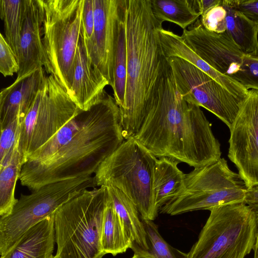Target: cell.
<instances>
[{"label": "cell", "mask_w": 258, "mask_h": 258, "mask_svg": "<svg viewBox=\"0 0 258 258\" xmlns=\"http://www.w3.org/2000/svg\"><path fill=\"white\" fill-rule=\"evenodd\" d=\"M82 28L85 45L88 46L91 41L94 28V10L93 0H84Z\"/></svg>", "instance_id": "obj_34"}, {"label": "cell", "mask_w": 258, "mask_h": 258, "mask_svg": "<svg viewBox=\"0 0 258 258\" xmlns=\"http://www.w3.org/2000/svg\"><path fill=\"white\" fill-rule=\"evenodd\" d=\"M96 186L94 176H83L46 184L29 195L21 194L11 213L1 218V256L34 225L82 191Z\"/></svg>", "instance_id": "obj_9"}, {"label": "cell", "mask_w": 258, "mask_h": 258, "mask_svg": "<svg viewBox=\"0 0 258 258\" xmlns=\"http://www.w3.org/2000/svg\"><path fill=\"white\" fill-rule=\"evenodd\" d=\"M226 9V32L245 54L258 49V26L234 7L232 0H222Z\"/></svg>", "instance_id": "obj_22"}, {"label": "cell", "mask_w": 258, "mask_h": 258, "mask_svg": "<svg viewBox=\"0 0 258 258\" xmlns=\"http://www.w3.org/2000/svg\"><path fill=\"white\" fill-rule=\"evenodd\" d=\"M19 66L17 57L2 33L0 35V72L4 77L18 73Z\"/></svg>", "instance_id": "obj_33"}, {"label": "cell", "mask_w": 258, "mask_h": 258, "mask_svg": "<svg viewBox=\"0 0 258 258\" xmlns=\"http://www.w3.org/2000/svg\"><path fill=\"white\" fill-rule=\"evenodd\" d=\"M125 0H122L117 23L114 58L113 96L120 110L124 104L126 76L127 52L125 22Z\"/></svg>", "instance_id": "obj_24"}, {"label": "cell", "mask_w": 258, "mask_h": 258, "mask_svg": "<svg viewBox=\"0 0 258 258\" xmlns=\"http://www.w3.org/2000/svg\"><path fill=\"white\" fill-rule=\"evenodd\" d=\"M83 3L84 0H43V42L50 74L68 93L75 72Z\"/></svg>", "instance_id": "obj_8"}, {"label": "cell", "mask_w": 258, "mask_h": 258, "mask_svg": "<svg viewBox=\"0 0 258 258\" xmlns=\"http://www.w3.org/2000/svg\"><path fill=\"white\" fill-rule=\"evenodd\" d=\"M81 110L59 81L52 74L46 76L21 123L18 148L24 164Z\"/></svg>", "instance_id": "obj_10"}, {"label": "cell", "mask_w": 258, "mask_h": 258, "mask_svg": "<svg viewBox=\"0 0 258 258\" xmlns=\"http://www.w3.org/2000/svg\"><path fill=\"white\" fill-rule=\"evenodd\" d=\"M183 99L202 107L231 128L245 99L231 93L210 76L178 57L166 58Z\"/></svg>", "instance_id": "obj_11"}, {"label": "cell", "mask_w": 258, "mask_h": 258, "mask_svg": "<svg viewBox=\"0 0 258 258\" xmlns=\"http://www.w3.org/2000/svg\"><path fill=\"white\" fill-rule=\"evenodd\" d=\"M157 159L132 137L124 140L101 163L93 176L97 186L119 189L134 202L142 219L153 221L159 212L153 188Z\"/></svg>", "instance_id": "obj_5"}, {"label": "cell", "mask_w": 258, "mask_h": 258, "mask_svg": "<svg viewBox=\"0 0 258 258\" xmlns=\"http://www.w3.org/2000/svg\"><path fill=\"white\" fill-rule=\"evenodd\" d=\"M124 233L134 251L148 249L146 233L140 213L134 202L122 191L112 186H106Z\"/></svg>", "instance_id": "obj_20"}, {"label": "cell", "mask_w": 258, "mask_h": 258, "mask_svg": "<svg viewBox=\"0 0 258 258\" xmlns=\"http://www.w3.org/2000/svg\"><path fill=\"white\" fill-rule=\"evenodd\" d=\"M127 76L120 110L125 140L139 131L156 97L168 66L161 45L162 23L153 13L150 0H125Z\"/></svg>", "instance_id": "obj_3"}, {"label": "cell", "mask_w": 258, "mask_h": 258, "mask_svg": "<svg viewBox=\"0 0 258 258\" xmlns=\"http://www.w3.org/2000/svg\"><path fill=\"white\" fill-rule=\"evenodd\" d=\"M162 51L166 58L178 57L201 70L233 94L245 99L249 90L231 78L222 75L210 67L183 40L181 36L161 28L159 31Z\"/></svg>", "instance_id": "obj_18"}, {"label": "cell", "mask_w": 258, "mask_h": 258, "mask_svg": "<svg viewBox=\"0 0 258 258\" xmlns=\"http://www.w3.org/2000/svg\"><path fill=\"white\" fill-rule=\"evenodd\" d=\"M179 162L168 157L157 159L153 169V188L159 210L181 190L185 174L178 167Z\"/></svg>", "instance_id": "obj_21"}, {"label": "cell", "mask_w": 258, "mask_h": 258, "mask_svg": "<svg viewBox=\"0 0 258 258\" xmlns=\"http://www.w3.org/2000/svg\"><path fill=\"white\" fill-rule=\"evenodd\" d=\"M109 198L106 186L85 189L54 213L57 258H102L101 237Z\"/></svg>", "instance_id": "obj_4"}, {"label": "cell", "mask_w": 258, "mask_h": 258, "mask_svg": "<svg viewBox=\"0 0 258 258\" xmlns=\"http://www.w3.org/2000/svg\"><path fill=\"white\" fill-rule=\"evenodd\" d=\"M222 1L203 14L200 20L205 29L217 34L226 32L227 12L222 4Z\"/></svg>", "instance_id": "obj_32"}, {"label": "cell", "mask_w": 258, "mask_h": 258, "mask_svg": "<svg viewBox=\"0 0 258 258\" xmlns=\"http://www.w3.org/2000/svg\"><path fill=\"white\" fill-rule=\"evenodd\" d=\"M248 189L223 158L185 174L179 193L160 210L171 216L244 202Z\"/></svg>", "instance_id": "obj_7"}, {"label": "cell", "mask_w": 258, "mask_h": 258, "mask_svg": "<svg viewBox=\"0 0 258 258\" xmlns=\"http://www.w3.org/2000/svg\"><path fill=\"white\" fill-rule=\"evenodd\" d=\"M54 214L28 230L1 258H51L55 241Z\"/></svg>", "instance_id": "obj_19"}, {"label": "cell", "mask_w": 258, "mask_h": 258, "mask_svg": "<svg viewBox=\"0 0 258 258\" xmlns=\"http://www.w3.org/2000/svg\"><path fill=\"white\" fill-rule=\"evenodd\" d=\"M255 210L256 215V233L255 241L254 245V258H258V209H254Z\"/></svg>", "instance_id": "obj_38"}, {"label": "cell", "mask_w": 258, "mask_h": 258, "mask_svg": "<svg viewBox=\"0 0 258 258\" xmlns=\"http://www.w3.org/2000/svg\"><path fill=\"white\" fill-rule=\"evenodd\" d=\"M221 0H197L201 16L213 6L219 4Z\"/></svg>", "instance_id": "obj_37"}, {"label": "cell", "mask_w": 258, "mask_h": 258, "mask_svg": "<svg viewBox=\"0 0 258 258\" xmlns=\"http://www.w3.org/2000/svg\"><path fill=\"white\" fill-rule=\"evenodd\" d=\"M249 90H258V49L244 55L240 72L232 78Z\"/></svg>", "instance_id": "obj_31"}, {"label": "cell", "mask_w": 258, "mask_h": 258, "mask_svg": "<svg viewBox=\"0 0 258 258\" xmlns=\"http://www.w3.org/2000/svg\"><path fill=\"white\" fill-rule=\"evenodd\" d=\"M51 258H57L55 255H52Z\"/></svg>", "instance_id": "obj_40"}, {"label": "cell", "mask_w": 258, "mask_h": 258, "mask_svg": "<svg viewBox=\"0 0 258 258\" xmlns=\"http://www.w3.org/2000/svg\"><path fill=\"white\" fill-rule=\"evenodd\" d=\"M107 85L108 82L88 54L82 28L72 85L68 94L79 108L87 111L100 99Z\"/></svg>", "instance_id": "obj_16"}, {"label": "cell", "mask_w": 258, "mask_h": 258, "mask_svg": "<svg viewBox=\"0 0 258 258\" xmlns=\"http://www.w3.org/2000/svg\"><path fill=\"white\" fill-rule=\"evenodd\" d=\"M43 0H27L17 60L19 66L17 79L43 68L50 74L43 42Z\"/></svg>", "instance_id": "obj_15"}, {"label": "cell", "mask_w": 258, "mask_h": 258, "mask_svg": "<svg viewBox=\"0 0 258 258\" xmlns=\"http://www.w3.org/2000/svg\"><path fill=\"white\" fill-rule=\"evenodd\" d=\"M27 0H0V15L5 37L17 56Z\"/></svg>", "instance_id": "obj_27"}, {"label": "cell", "mask_w": 258, "mask_h": 258, "mask_svg": "<svg viewBox=\"0 0 258 258\" xmlns=\"http://www.w3.org/2000/svg\"><path fill=\"white\" fill-rule=\"evenodd\" d=\"M244 203L253 209H258V186L247 189Z\"/></svg>", "instance_id": "obj_36"}, {"label": "cell", "mask_w": 258, "mask_h": 258, "mask_svg": "<svg viewBox=\"0 0 258 258\" xmlns=\"http://www.w3.org/2000/svg\"><path fill=\"white\" fill-rule=\"evenodd\" d=\"M229 130V159L248 189L258 186V90H249Z\"/></svg>", "instance_id": "obj_12"}, {"label": "cell", "mask_w": 258, "mask_h": 258, "mask_svg": "<svg viewBox=\"0 0 258 258\" xmlns=\"http://www.w3.org/2000/svg\"><path fill=\"white\" fill-rule=\"evenodd\" d=\"M131 258H148V257L140 253L134 252V255Z\"/></svg>", "instance_id": "obj_39"}, {"label": "cell", "mask_w": 258, "mask_h": 258, "mask_svg": "<svg viewBox=\"0 0 258 258\" xmlns=\"http://www.w3.org/2000/svg\"><path fill=\"white\" fill-rule=\"evenodd\" d=\"M134 138L157 158H170L194 168L221 158L220 144L211 124L200 107L182 98L169 64L157 97Z\"/></svg>", "instance_id": "obj_1"}, {"label": "cell", "mask_w": 258, "mask_h": 258, "mask_svg": "<svg viewBox=\"0 0 258 258\" xmlns=\"http://www.w3.org/2000/svg\"><path fill=\"white\" fill-rule=\"evenodd\" d=\"M43 68L20 78L0 93L1 130L16 119L23 120L33 105L46 76Z\"/></svg>", "instance_id": "obj_17"}, {"label": "cell", "mask_w": 258, "mask_h": 258, "mask_svg": "<svg viewBox=\"0 0 258 258\" xmlns=\"http://www.w3.org/2000/svg\"><path fill=\"white\" fill-rule=\"evenodd\" d=\"M181 37L187 46L219 73L232 78L240 72L244 53L226 33L210 32L198 20L188 29L183 30Z\"/></svg>", "instance_id": "obj_13"}, {"label": "cell", "mask_w": 258, "mask_h": 258, "mask_svg": "<svg viewBox=\"0 0 258 258\" xmlns=\"http://www.w3.org/2000/svg\"><path fill=\"white\" fill-rule=\"evenodd\" d=\"M155 17L163 22L173 23L183 30L201 16L197 0H150Z\"/></svg>", "instance_id": "obj_23"}, {"label": "cell", "mask_w": 258, "mask_h": 258, "mask_svg": "<svg viewBox=\"0 0 258 258\" xmlns=\"http://www.w3.org/2000/svg\"><path fill=\"white\" fill-rule=\"evenodd\" d=\"M88 115V110H81L78 114L61 126L43 146L34 152L25 163L44 161L68 143L83 126Z\"/></svg>", "instance_id": "obj_26"}, {"label": "cell", "mask_w": 258, "mask_h": 258, "mask_svg": "<svg viewBox=\"0 0 258 258\" xmlns=\"http://www.w3.org/2000/svg\"><path fill=\"white\" fill-rule=\"evenodd\" d=\"M146 233L148 249L147 251L137 250L148 258H188L184 253L168 244L160 235L158 226L153 221L142 219Z\"/></svg>", "instance_id": "obj_29"}, {"label": "cell", "mask_w": 258, "mask_h": 258, "mask_svg": "<svg viewBox=\"0 0 258 258\" xmlns=\"http://www.w3.org/2000/svg\"><path fill=\"white\" fill-rule=\"evenodd\" d=\"M101 244L105 254L110 253L113 256L123 253L131 247L109 195L104 211Z\"/></svg>", "instance_id": "obj_25"}, {"label": "cell", "mask_w": 258, "mask_h": 258, "mask_svg": "<svg viewBox=\"0 0 258 258\" xmlns=\"http://www.w3.org/2000/svg\"><path fill=\"white\" fill-rule=\"evenodd\" d=\"M21 122L22 120L16 119L1 130L0 168L10 164L18 147Z\"/></svg>", "instance_id": "obj_30"}, {"label": "cell", "mask_w": 258, "mask_h": 258, "mask_svg": "<svg viewBox=\"0 0 258 258\" xmlns=\"http://www.w3.org/2000/svg\"><path fill=\"white\" fill-rule=\"evenodd\" d=\"M24 163L17 148L9 164L0 168V215H10L18 202L15 198L16 183Z\"/></svg>", "instance_id": "obj_28"}, {"label": "cell", "mask_w": 258, "mask_h": 258, "mask_svg": "<svg viewBox=\"0 0 258 258\" xmlns=\"http://www.w3.org/2000/svg\"><path fill=\"white\" fill-rule=\"evenodd\" d=\"M235 8L258 26V0H232Z\"/></svg>", "instance_id": "obj_35"}, {"label": "cell", "mask_w": 258, "mask_h": 258, "mask_svg": "<svg viewBox=\"0 0 258 258\" xmlns=\"http://www.w3.org/2000/svg\"><path fill=\"white\" fill-rule=\"evenodd\" d=\"M93 1L94 32L90 44L86 46V50L95 67L112 88L115 46L121 0Z\"/></svg>", "instance_id": "obj_14"}, {"label": "cell", "mask_w": 258, "mask_h": 258, "mask_svg": "<svg viewBox=\"0 0 258 258\" xmlns=\"http://www.w3.org/2000/svg\"><path fill=\"white\" fill-rule=\"evenodd\" d=\"M210 214L188 258H244L253 249L255 210L244 202L218 206Z\"/></svg>", "instance_id": "obj_6"}, {"label": "cell", "mask_w": 258, "mask_h": 258, "mask_svg": "<svg viewBox=\"0 0 258 258\" xmlns=\"http://www.w3.org/2000/svg\"><path fill=\"white\" fill-rule=\"evenodd\" d=\"M124 141L120 108L105 91L88 110L82 128L68 143L44 161L23 165L21 183L32 191L50 183L92 176Z\"/></svg>", "instance_id": "obj_2"}]
</instances>
